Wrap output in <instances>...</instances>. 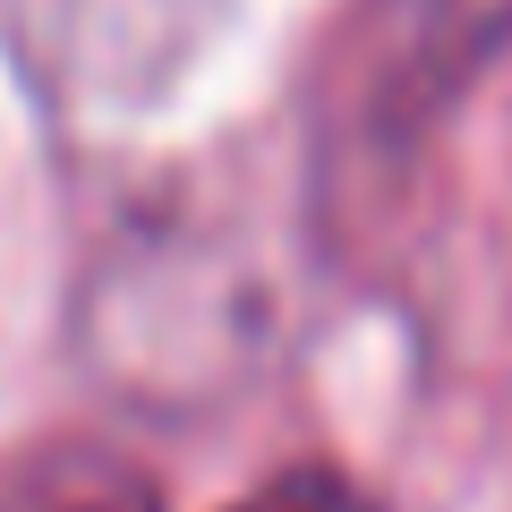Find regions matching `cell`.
Instances as JSON below:
<instances>
[{"mask_svg":"<svg viewBox=\"0 0 512 512\" xmlns=\"http://www.w3.org/2000/svg\"><path fill=\"white\" fill-rule=\"evenodd\" d=\"M0 512H163L146 487V470L103 444H43L9 470Z\"/></svg>","mask_w":512,"mask_h":512,"instance_id":"obj_2","label":"cell"},{"mask_svg":"<svg viewBox=\"0 0 512 512\" xmlns=\"http://www.w3.org/2000/svg\"><path fill=\"white\" fill-rule=\"evenodd\" d=\"M231 512H384L367 487H350L342 470H282L274 487H256L248 504H231Z\"/></svg>","mask_w":512,"mask_h":512,"instance_id":"obj_3","label":"cell"},{"mask_svg":"<svg viewBox=\"0 0 512 512\" xmlns=\"http://www.w3.org/2000/svg\"><path fill=\"white\" fill-rule=\"evenodd\" d=\"M504 26H512V0H384L376 103L402 111V120H427L504 43Z\"/></svg>","mask_w":512,"mask_h":512,"instance_id":"obj_1","label":"cell"}]
</instances>
